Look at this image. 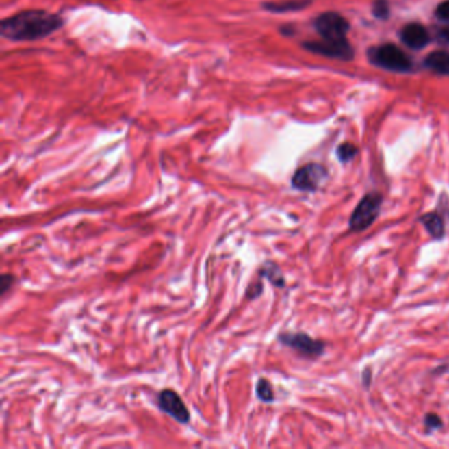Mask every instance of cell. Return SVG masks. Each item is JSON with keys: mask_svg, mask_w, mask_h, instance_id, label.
<instances>
[{"mask_svg": "<svg viewBox=\"0 0 449 449\" xmlns=\"http://www.w3.org/2000/svg\"><path fill=\"white\" fill-rule=\"evenodd\" d=\"M64 18L45 10H25L1 20L0 34L14 42L45 38L61 29Z\"/></svg>", "mask_w": 449, "mask_h": 449, "instance_id": "1", "label": "cell"}, {"mask_svg": "<svg viewBox=\"0 0 449 449\" xmlns=\"http://www.w3.org/2000/svg\"><path fill=\"white\" fill-rule=\"evenodd\" d=\"M370 62L382 69L407 73L413 68L411 60L396 45L385 44L369 51Z\"/></svg>", "mask_w": 449, "mask_h": 449, "instance_id": "2", "label": "cell"}, {"mask_svg": "<svg viewBox=\"0 0 449 449\" xmlns=\"http://www.w3.org/2000/svg\"><path fill=\"white\" fill-rule=\"evenodd\" d=\"M383 196L380 192H369L363 196L349 219V228L360 232L374 223L380 214Z\"/></svg>", "mask_w": 449, "mask_h": 449, "instance_id": "3", "label": "cell"}, {"mask_svg": "<svg viewBox=\"0 0 449 449\" xmlns=\"http://www.w3.org/2000/svg\"><path fill=\"white\" fill-rule=\"evenodd\" d=\"M315 28L324 41L344 42L349 24L346 18L336 12H327L315 20Z\"/></svg>", "mask_w": 449, "mask_h": 449, "instance_id": "4", "label": "cell"}, {"mask_svg": "<svg viewBox=\"0 0 449 449\" xmlns=\"http://www.w3.org/2000/svg\"><path fill=\"white\" fill-rule=\"evenodd\" d=\"M278 340L283 346H290L296 353L307 359H316L323 355L326 344L320 340H315L306 333H282Z\"/></svg>", "mask_w": 449, "mask_h": 449, "instance_id": "5", "label": "cell"}, {"mask_svg": "<svg viewBox=\"0 0 449 449\" xmlns=\"http://www.w3.org/2000/svg\"><path fill=\"white\" fill-rule=\"evenodd\" d=\"M329 172L319 164H307L299 168L292 178L294 189L299 191H315L327 178Z\"/></svg>", "mask_w": 449, "mask_h": 449, "instance_id": "6", "label": "cell"}, {"mask_svg": "<svg viewBox=\"0 0 449 449\" xmlns=\"http://www.w3.org/2000/svg\"><path fill=\"white\" fill-rule=\"evenodd\" d=\"M158 409L172 416L178 423L186 424L190 422V411L188 410L183 399L172 389H165L158 394Z\"/></svg>", "mask_w": 449, "mask_h": 449, "instance_id": "7", "label": "cell"}, {"mask_svg": "<svg viewBox=\"0 0 449 449\" xmlns=\"http://www.w3.org/2000/svg\"><path fill=\"white\" fill-rule=\"evenodd\" d=\"M305 48L307 51L324 57L331 58H339V60H350L353 57V49L348 44L344 42H331V41H313V42H305Z\"/></svg>", "mask_w": 449, "mask_h": 449, "instance_id": "8", "label": "cell"}, {"mask_svg": "<svg viewBox=\"0 0 449 449\" xmlns=\"http://www.w3.org/2000/svg\"><path fill=\"white\" fill-rule=\"evenodd\" d=\"M400 38L411 49H423L430 41V35L423 25L413 23L402 29Z\"/></svg>", "mask_w": 449, "mask_h": 449, "instance_id": "9", "label": "cell"}, {"mask_svg": "<svg viewBox=\"0 0 449 449\" xmlns=\"http://www.w3.org/2000/svg\"><path fill=\"white\" fill-rule=\"evenodd\" d=\"M419 222L424 225V228L427 229V232L431 235L433 239H443L446 235V224L443 218L436 214V212H428L420 216Z\"/></svg>", "mask_w": 449, "mask_h": 449, "instance_id": "10", "label": "cell"}, {"mask_svg": "<svg viewBox=\"0 0 449 449\" xmlns=\"http://www.w3.org/2000/svg\"><path fill=\"white\" fill-rule=\"evenodd\" d=\"M424 66L427 69L432 70L433 73H437L441 75H449V53L446 51L432 52L424 60Z\"/></svg>", "mask_w": 449, "mask_h": 449, "instance_id": "11", "label": "cell"}, {"mask_svg": "<svg viewBox=\"0 0 449 449\" xmlns=\"http://www.w3.org/2000/svg\"><path fill=\"white\" fill-rule=\"evenodd\" d=\"M310 4V0H286V1H270L265 3L262 7L273 14H283V12H292V11H299L306 8Z\"/></svg>", "mask_w": 449, "mask_h": 449, "instance_id": "12", "label": "cell"}, {"mask_svg": "<svg viewBox=\"0 0 449 449\" xmlns=\"http://www.w3.org/2000/svg\"><path fill=\"white\" fill-rule=\"evenodd\" d=\"M259 276L266 278L276 287H283L285 286V277L282 274L279 266L274 262H272V261H268V262L264 264V266L259 270Z\"/></svg>", "mask_w": 449, "mask_h": 449, "instance_id": "13", "label": "cell"}, {"mask_svg": "<svg viewBox=\"0 0 449 449\" xmlns=\"http://www.w3.org/2000/svg\"><path fill=\"white\" fill-rule=\"evenodd\" d=\"M256 394L259 400L265 403H270L274 400V392L272 387V383L265 379H259L256 385Z\"/></svg>", "mask_w": 449, "mask_h": 449, "instance_id": "14", "label": "cell"}, {"mask_svg": "<svg viewBox=\"0 0 449 449\" xmlns=\"http://www.w3.org/2000/svg\"><path fill=\"white\" fill-rule=\"evenodd\" d=\"M357 148L350 144V142H346V144H342L337 151H336V155H337V158L342 161V162H349L350 159H353V157L357 155Z\"/></svg>", "mask_w": 449, "mask_h": 449, "instance_id": "15", "label": "cell"}, {"mask_svg": "<svg viewBox=\"0 0 449 449\" xmlns=\"http://www.w3.org/2000/svg\"><path fill=\"white\" fill-rule=\"evenodd\" d=\"M424 427H426V431L427 432L440 430L443 427V420H441V418L439 415L430 413V414L424 416Z\"/></svg>", "mask_w": 449, "mask_h": 449, "instance_id": "16", "label": "cell"}, {"mask_svg": "<svg viewBox=\"0 0 449 449\" xmlns=\"http://www.w3.org/2000/svg\"><path fill=\"white\" fill-rule=\"evenodd\" d=\"M389 3L387 0H376L373 5V14L379 18H386L389 16Z\"/></svg>", "mask_w": 449, "mask_h": 449, "instance_id": "17", "label": "cell"}, {"mask_svg": "<svg viewBox=\"0 0 449 449\" xmlns=\"http://www.w3.org/2000/svg\"><path fill=\"white\" fill-rule=\"evenodd\" d=\"M14 283H15V277L11 274H3L0 278V295L4 296Z\"/></svg>", "mask_w": 449, "mask_h": 449, "instance_id": "18", "label": "cell"}, {"mask_svg": "<svg viewBox=\"0 0 449 449\" xmlns=\"http://www.w3.org/2000/svg\"><path fill=\"white\" fill-rule=\"evenodd\" d=\"M436 16L441 21H448L449 23V0L443 1L437 8H436Z\"/></svg>", "mask_w": 449, "mask_h": 449, "instance_id": "19", "label": "cell"}, {"mask_svg": "<svg viewBox=\"0 0 449 449\" xmlns=\"http://www.w3.org/2000/svg\"><path fill=\"white\" fill-rule=\"evenodd\" d=\"M262 283L261 282H256V283H252L248 290H246V298L248 299H256L259 298V295L262 294Z\"/></svg>", "mask_w": 449, "mask_h": 449, "instance_id": "20", "label": "cell"}, {"mask_svg": "<svg viewBox=\"0 0 449 449\" xmlns=\"http://www.w3.org/2000/svg\"><path fill=\"white\" fill-rule=\"evenodd\" d=\"M363 379H365V381H363V385L368 387L369 383H370V380H372V370L369 368L365 369V372L363 373Z\"/></svg>", "mask_w": 449, "mask_h": 449, "instance_id": "21", "label": "cell"}, {"mask_svg": "<svg viewBox=\"0 0 449 449\" xmlns=\"http://www.w3.org/2000/svg\"><path fill=\"white\" fill-rule=\"evenodd\" d=\"M441 37L447 41V42H449V29H444V31H441Z\"/></svg>", "mask_w": 449, "mask_h": 449, "instance_id": "22", "label": "cell"}]
</instances>
